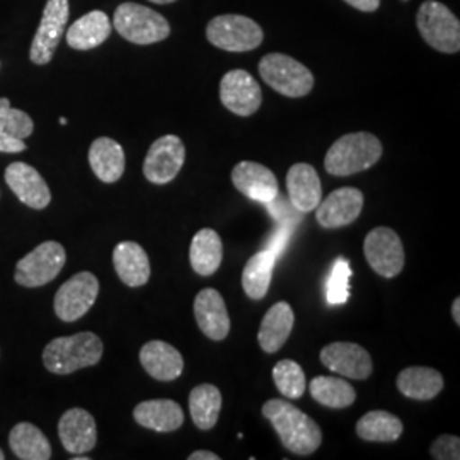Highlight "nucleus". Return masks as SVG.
<instances>
[{
  "label": "nucleus",
  "instance_id": "nucleus-1",
  "mask_svg": "<svg viewBox=\"0 0 460 460\" xmlns=\"http://www.w3.org/2000/svg\"><path fill=\"white\" fill-rule=\"evenodd\" d=\"M261 412L273 425L281 444L288 452L296 456H311L323 444V431L319 425L290 401L270 399L264 402Z\"/></svg>",
  "mask_w": 460,
  "mask_h": 460
},
{
  "label": "nucleus",
  "instance_id": "nucleus-2",
  "mask_svg": "<svg viewBox=\"0 0 460 460\" xmlns=\"http://www.w3.org/2000/svg\"><path fill=\"white\" fill-rule=\"evenodd\" d=\"M102 351L104 346L98 334L84 331L51 340L43 351V363L51 374L68 376L81 368L98 365Z\"/></svg>",
  "mask_w": 460,
  "mask_h": 460
},
{
  "label": "nucleus",
  "instance_id": "nucleus-3",
  "mask_svg": "<svg viewBox=\"0 0 460 460\" xmlns=\"http://www.w3.org/2000/svg\"><path fill=\"white\" fill-rule=\"evenodd\" d=\"M382 157V144L376 135L348 133L329 147L324 167L331 176H351L370 169Z\"/></svg>",
  "mask_w": 460,
  "mask_h": 460
},
{
  "label": "nucleus",
  "instance_id": "nucleus-4",
  "mask_svg": "<svg viewBox=\"0 0 460 460\" xmlns=\"http://www.w3.org/2000/svg\"><path fill=\"white\" fill-rule=\"evenodd\" d=\"M113 26L119 36L135 45H154L171 34V26L163 14L135 2L118 5Z\"/></svg>",
  "mask_w": 460,
  "mask_h": 460
},
{
  "label": "nucleus",
  "instance_id": "nucleus-5",
  "mask_svg": "<svg viewBox=\"0 0 460 460\" xmlns=\"http://www.w3.org/2000/svg\"><path fill=\"white\" fill-rule=\"evenodd\" d=\"M264 83L287 98H304L314 87L313 72L296 58L283 53H268L260 62Z\"/></svg>",
  "mask_w": 460,
  "mask_h": 460
},
{
  "label": "nucleus",
  "instance_id": "nucleus-6",
  "mask_svg": "<svg viewBox=\"0 0 460 460\" xmlns=\"http://www.w3.org/2000/svg\"><path fill=\"white\" fill-rule=\"evenodd\" d=\"M418 30L431 49L442 53L460 49V22L454 13L437 0H427L418 9Z\"/></svg>",
  "mask_w": 460,
  "mask_h": 460
},
{
  "label": "nucleus",
  "instance_id": "nucleus-7",
  "mask_svg": "<svg viewBox=\"0 0 460 460\" xmlns=\"http://www.w3.org/2000/svg\"><path fill=\"white\" fill-rule=\"evenodd\" d=\"M207 38L217 49L243 53L263 43V28L251 17L241 14L217 16L207 26Z\"/></svg>",
  "mask_w": 460,
  "mask_h": 460
},
{
  "label": "nucleus",
  "instance_id": "nucleus-8",
  "mask_svg": "<svg viewBox=\"0 0 460 460\" xmlns=\"http://www.w3.org/2000/svg\"><path fill=\"white\" fill-rule=\"evenodd\" d=\"M66 263V247L57 241H47L17 261L14 279L21 287L38 288L57 279Z\"/></svg>",
  "mask_w": 460,
  "mask_h": 460
},
{
  "label": "nucleus",
  "instance_id": "nucleus-9",
  "mask_svg": "<svg viewBox=\"0 0 460 460\" xmlns=\"http://www.w3.org/2000/svg\"><path fill=\"white\" fill-rule=\"evenodd\" d=\"M98 296L99 279L91 271H81L57 290L53 309L60 321L75 323L91 311Z\"/></svg>",
  "mask_w": 460,
  "mask_h": 460
},
{
  "label": "nucleus",
  "instance_id": "nucleus-10",
  "mask_svg": "<svg viewBox=\"0 0 460 460\" xmlns=\"http://www.w3.org/2000/svg\"><path fill=\"white\" fill-rule=\"evenodd\" d=\"M363 252L367 263L384 279H394L404 268L406 254L402 241L389 227L370 230L363 243Z\"/></svg>",
  "mask_w": 460,
  "mask_h": 460
},
{
  "label": "nucleus",
  "instance_id": "nucleus-11",
  "mask_svg": "<svg viewBox=\"0 0 460 460\" xmlns=\"http://www.w3.org/2000/svg\"><path fill=\"white\" fill-rule=\"evenodd\" d=\"M70 16L68 0H49L40 21L38 31L34 34L30 58L36 66H47L51 62L58 43L66 33V22Z\"/></svg>",
  "mask_w": 460,
  "mask_h": 460
},
{
  "label": "nucleus",
  "instance_id": "nucleus-12",
  "mask_svg": "<svg viewBox=\"0 0 460 460\" xmlns=\"http://www.w3.org/2000/svg\"><path fill=\"white\" fill-rule=\"evenodd\" d=\"M184 159L186 148L181 138L176 135H164L148 148L144 161V174L147 181L154 184H167L180 174Z\"/></svg>",
  "mask_w": 460,
  "mask_h": 460
},
{
  "label": "nucleus",
  "instance_id": "nucleus-13",
  "mask_svg": "<svg viewBox=\"0 0 460 460\" xmlns=\"http://www.w3.org/2000/svg\"><path fill=\"white\" fill-rule=\"evenodd\" d=\"M220 101L237 116L254 115L263 102V93L246 70H230L220 81Z\"/></svg>",
  "mask_w": 460,
  "mask_h": 460
},
{
  "label": "nucleus",
  "instance_id": "nucleus-14",
  "mask_svg": "<svg viewBox=\"0 0 460 460\" xmlns=\"http://www.w3.org/2000/svg\"><path fill=\"white\" fill-rule=\"evenodd\" d=\"M362 191L345 186L321 199L315 208V220L324 229H341L353 224L362 214Z\"/></svg>",
  "mask_w": 460,
  "mask_h": 460
},
{
  "label": "nucleus",
  "instance_id": "nucleus-15",
  "mask_svg": "<svg viewBox=\"0 0 460 460\" xmlns=\"http://www.w3.org/2000/svg\"><path fill=\"white\" fill-rule=\"evenodd\" d=\"M321 362L331 372L346 378L365 380L372 376L374 363L370 353L357 343H331L321 349Z\"/></svg>",
  "mask_w": 460,
  "mask_h": 460
},
{
  "label": "nucleus",
  "instance_id": "nucleus-16",
  "mask_svg": "<svg viewBox=\"0 0 460 460\" xmlns=\"http://www.w3.org/2000/svg\"><path fill=\"white\" fill-rule=\"evenodd\" d=\"M5 182L21 203L33 210H45L51 201V191L43 176L26 163H13L5 169Z\"/></svg>",
  "mask_w": 460,
  "mask_h": 460
},
{
  "label": "nucleus",
  "instance_id": "nucleus-17",
  "mask_svg": "<svg viewBox=\"0 0 460 460\" xmlns=\"http://www.w3.org/2000/svg\"><path fill=\"white\" fill-rule=\"evenodd\" d=\"M58 437L68 454L81 456L91 452L98 444L96 420L83 408H72L58 421Z\"/></svg>",
  "mask_w": 460,
  "mask_h": 460
},
{
  "label": "nucleus",
  "instance_id": "nucleus-18",
  "mask_svg": "<svg viewBox=\"0 0 460 460\" xmlns=\"http://www.w3.org/2000/svg\"><path fill=\"white\" fill-rule=\"evenodd\" d=\"M232 184L244 197L260 203H270L279 197V181L266 165L243 161L232 169Z\"/></svg>",
  "mask_w": 460,
  "mask_h": 460
},
{
  "label": "nucleus",
  "instance_id": "nucleus-19",
  "mask_svg": "<svg viewBox=\"0 0 460 460\" xmlns=\"http://www.w3.org/2000/svg\"><path fill=\"white\" fill-rule=\"evenodd\" d=\"M198 326L212 341H224L230 332L227 305L215 288H203L193 304Z\"/></svg>",
  "mask_w": 460,
  "mask_h": 460
},
{
  "label": "nucleus",
  "instance_id": "nucleus-20",
  "mask_svg": "<svg viewBox=\"0 0 460 460\" xmlns=\"http://www.w3.org/2000/svg\"><path fill=\"white\" fill-rule=\"evenodd\" d=\"M287 190L290 203L296 212L309 214L317 208L323 199V186L313 165L298 163L287 174Z\"/></svg>",
  "mask_w": 460,
  "mask_h": 460
},
{
  "label": "nucleus",
  "instance_id": "nucleus-21",
  "mask_svg": "<svg viewBox=\"0 0 460 460\" xmlns=\"http://www.w3.org/2000/svg\"><path fill=\"white\" fill-rule=\"evenodd\" d=\"M140 363L148 376L159 382H172L181 377L184 370L182 355L165 341H148L140 349Z\"/></svg>",
  "mask_w": 460,
  "mask_h": 460
},
{
  "label": "nucleus",
  "instance_id": "nucleus-22",
  "mask_svg": "<svg viewBox=\"0 0 460 460\" xmlns=\"http://www.w3.org/2000/svg\"><path fill=\"white\" fill-rule=\"evenodd\" d=\"M113 266L116 275L130 288L144 287L150 279L147 252L144 247L133 241H123L116 244L113 251Z\"/></svg>",
  "mask_w": 460,
  "mask_h": 460
},
{
  "label": "nucleus",
  "instance_id": "nucleus-23",
  "mask_svg": "<svg viewBox=\"0 0 460 460\" xmlns=\"http://www.w3.org/2000/svg\"><path fill=\"white\" fill-rule=\"evenodd\" d=\"M133 418L140 427L154 429L159 433L176 431L184 423V412L176 401L171 399H152L137 404Z\"/></svg>",
  "mask_w": 460,
  "mask_h": 460
},
{
  "label": "nucleus",
  "instance_id": "nucleus-24",
  "mask_svg": "<svg viewBox=\"0 0 460 460\" xmlns=\"http://www.w3.org/2000/svg\"><path fill=\"white\" fill-rule=\"evenodd\" d=\"M89 164L99 181H119L125 172V150L110 137H99L89 148Z\"/></svg>",
  "mask_w": 460,
  "mask_h": 460
},
{
  "label": "nucleus",
  "instance_id": "nucleus-25",
  "mask_svg": "<svg viewBox=\"0 0 460 460\" xmlns=\"http://www.w3.org/2000/svg\"><path fill=\"white\" fill-rule=\"evenodd\" d=\"M296 314L287 302L275 304L263 317L261 328L258 332V341L266 353H277L287 340L290 338V332L294 329Z\"/></svg>",
  "mask_w": 460,
  "mask_h": 460
},
{
  "label": "nucleus",
  "instance_id": "nucleus-26",
  "mask_svg": "<svg viewBox=\"0 0 460 460\" xmlns=\"http://www.w3.org/2000/svg\"><path fill=\"white\" fill-rule=\"evenodd\" d=\"M111 30L113 28L108 14L102 11H91L68 28L66 43L70 49L79 51L96 49L110 38Z\"/></svg>",
  "mask_w": 460,
  "mask_h": 460
},
{
  "label": "nucleus",
  "instance_id": "nucleus-27",
  "mask_svg": "<svg viewBox=\"0 0 460 460\" xmlns=\"http://www.w3.org/2000/svg\"><path fill=\"white\" fill-rule=\"evenodd\" d=\"M399 393L414 401H429L444 391V377L429 367H408L397 376Z\"/></svg>",
  "mask_w": 460,
  "mask_h": 460
},
{
  "label": "nucleus",
  "instance_id": "nucleus-28",
  "mask_svg": "<svg viewBox=\"0 0 460 460\" xmlns=\"http://www.w3.org/2000/svg\"><path fill=\"white\" fill-rule=\"evenodd\" d=\"M224 258L222 239L214 229H201L191 241L190 263L199 277H210L220 268Z\"/></svg>",
  "mask_w": 460,
  "mask_h": 460
},
{
  "label": "nucleus",
  "instance_id": "nucleus-29",
  "mask_svg": "<svg viewBox=\"0 0 460 460\" xmlns=\"http://www.w3.org/2000/svg\"><path fill=\"white\" fill-rule=\"evenodd\" d=\"M9 447L21 460L51 459V445L47 435L33 423L22 421L9 433Z\"/></svg>",
  "mask_w": 460,
  "mask_h": 460
},
{
  "label": "nucleus",
  "instance_id": "nucleus-30",
  "mask_svg": "<svg viewBox=\"0 0 460 460\" xmlns=\"http://www.w3.org/2000/svg\"><path fill=\"white\" fill-rule=\"evenodd\" d=\"M277 258L271 251H260L249 258L243 271V288L251 300H263L273 277Z\"/></svg>",
  "mask_w": 460,
  "mask_h": 460
},
{
  "label": "nucleus",
  "instance_id": "nucleus-31",
  "mask_svg": "<svg viewBox=\"0 0 460 460\" xmlns=\"http://www.w3.org/2000/svg\"><path fill=\"white\" fill-rule=\"evenodd\" d=\"M357 435L365 442L389 444L401 438L402 421L393 412L370 411L362 416L357 423Z\"/></svg>",
  "mask_w": 460,
  "mask_h": 460
},
{
  "label": "nucleus",
  "instance_id": "nucleus-32",
  "mask_svg": "<svg viewBox=\"0 0 460 460\" xmlns=\"http://www.w3.org/2000/svg\"><path fill=\"white\" fill-rule=\"evenodd\" d=\"M220 410L222 394L212 384H201L190 393L191 420L199 429H212L218 421Z\"/></svg>",
  "mask_w": 460,
  "mask_h": 460
},
{
  "label": "nucleus",
  "instance_id": "nucleus-33",
  "mask_svg": "<svg viewBox=\"0 0 460 460\" xmlns=\"http://www.w3.org/2000/svg\"><path fill=\"white\" fill-rule=\"evenodd\" d=\"M309 389H311V395L319 404L331 410L349 408L357 399L355 387L348 384L345 378L319 376L309 384Z\"/></svg>",
  "mask_w": 460,
  "mask_h": 460
},
{
  "label": "nucleus",
  "instance_id": "nucleus-34",
  "mask_svg": "<svg viewBox=\"0 0 460 460\" xmlns=\"http://www.w3.org/2000/svg\"><path fill=\"white\" fill-rule=\"evenodd\" d=\"M273 380L279 393L288 399H300L307 387L304 368L294 360L277 363L273 368Z\"/></svg>",
  "mask_w": 460,
  "mask_h": 460
},
{
  "label": "nucleus",
  "instance_id": "nucleus-35",
  "mask_svg": "<svg viewBox=\"0 0 460 460\" xmlns=\"http://www.w3.org/2000/svg\"><path fill=\"white\" fill-rule=\"evenodd\" d=\"M0 130L7 137L26 140L34 132L33 118L13 108L9 99L0 98Z\"/></svg>",
  "mask_w": 460,
  "mask_h": 460
},
{
  "label": "nucleus",
  "instance_id": "nucleus-36",
  "mask_svg": "<svg viewBox=\"0 0 460 460\" xmlns=\"http://www.w3.org/2000/svg\"><path fill=\"white\" fill-rule=\"evenodd\" d=\"M349 279H351L349 263L345 258H338L328 281V302L331 305H340L348 300Z\"/></svg>",
  "mask_w": 460,
  "mask_h": 460
},
{
  "label": "nucleus",
  "instance_id": "nucleus-37",
  "mask_svg": "<svg viewBox=\"0 0 460 460\" xmlns=\"http://www.w3.org/2000/svg\"><path fill=\"white\" fill-rule=\"evenodd\" d=\"M429 452L435 460H459L460 438L456 435H442L433 442Z\"/></svg>",
  "mask_w": 460,
  "mask_h": 460
},
{
  "label": "nucleus",
  "instance_id": "nucleus-38",
  "mask_svg": "<svg viewBox=\"0 0 460 460\" xmlns=\"http://www.w3.org/2000/svg\"><path fill=\"white\" fill-rule=\"evenodd\" d=\"M290 220H294V218L290 217V218L279 220V229L273 234V237L270 239V243H268V246H266L268 251H271V252L275 254L277 260L281 256V252L285 251V247L288 244V239H290V235H292V232H294V226H296V224L290 226Z\"/></svg>",
  "mask_w": 460,
  "mask_h": 460
},
{
  "label": "nucleus",
  "instance_id": "nucleus-39",
  "mask_svg": "<svg viewBox=\"0 0 460 460\" xmlns=\"http://www.w3.org/2000/svg\"><path fill=\"white\" fill-rule=\"evenodd\" d=\"M26 144L24 140H17L13 137H7L5 133H2L0 130V152L4 154H19V152H24L26 150Z\"/></svg>",
  "mask_w": 460,
  "mask_h": 460
},
{
  "label": "nucleus",
  "instance_id": "nucleus-40",
  "mask_svg": "<svg viewBox=\"0 0 460 460\" xmlns=\"http://www.w3.org/2000/svg\"><path fill=\"white\" fill-rule=\"evenodd\" d=\"M345 2L362 13H374L380 5V0H345Z\"/></svg>",
  "mask_w": 460,
  "mask_h": 460
},
{
  "label": "nucleus",
  "instance_id": "nucleus-41",
  "mask_svg": "<svg viewBox=\"0 0 460 460\" xmlns=\"http://www.w3.org/2000/svg\"><path fill=\"white\" fill-rule=\"evenodd\" d=\"M188 460H220V456H217L214 452H208V450H197L188 457Z\"/></svg>",
  "mask_w": 460,
  "mask_h": 460
},
{
  "label": "nucleus",
  "instance_id": "nucleus-42",
  "mask_svg": "<svg viewBox=\"0 0 460 460\" xmlns=\"http://www.w3.org/2000/svg\"><path fill=\"white\" fill-rule=\"evenodd\" d=\"M452 315H454V321H456V324L460 326V298L457 296L456 300H454V304H452Z\"/></svg>",
  "mask_w": 460,
  "mask_h": 460
},
{
  "label": "nucleus",
  "instance_id": "nucleus-43",
  "mask_svg": "<svg viewBox=\"0 0 460 460\" xmlns=\"http://www.w3.org/2000/svg\"><path fill=\"white\" fill-rule=\"evenodd\" d=\"M150 2H154V4H172L176 0H150Z\"/></svg>",
  "mask_w": 460,
  "mask_h": 460
},
{
  "label": "nucleus",
  "instance_id": "nucleus-44",
  "mask_svg": "<svg viewBox=\"0 0 460 460\" xmlns=\"http://www.w3.org/2000/svg\"><path fill=\"white\" fill-rule=\"evenodd\" d=\"M60 123H62V125H66V118H60Z\"/></svg>",
  "mask_w": 460,
  "mask_h": 460
},
{
  "label": "nucleus",
  "instance_id": "nucleus-45",
  "mask_svg": "<svg viewBox=\"0 0 460 460\" xmlns=\"http://www.w3.org/2000/svg\"><path fill=\"white\" fill-rule=\"evenodd\" d=\"M5 459V456H4V452H2V448H0V460Z\"/></svg>",
  "mask_w": 460,
  "mask_h": 460
}]
</instances>
